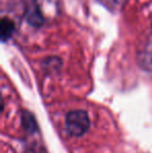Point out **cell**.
Returning a JSON list of instances; mask_svg holds the SVG:
<instances>
[{
  "label": "cell",
  "instance_id": "1",
  "mask_svg": "<svg viewBox=\"0 0 152 153\" xmlns=\"http://www.w3.org/2000/svg\"><path fill=\"white\" fill-rule=\"evenodd\" d=\"M90 118L85 111L76 109L66 116V128L73 137H81L90 128Z\"/></svg>",
  "mask_w": 152,
  "mask_h": 153
},
{
  "label": "cell",
  "instance_id": "2",
  "mask_svg": "<svg viewBox=\"0 0 152 153\" xmlns=\"http://www.w3.org/2000/svg\"><path fill=\"white\" fill-rule=\"evenodd\" d=\"M15 30V24L10 19L3 18L1 20V40L2 42H5L6 40L10 38L13 32Z\"/></svg>",
  "mask_w": 152,
  "mask_h": 153
},
{
  "label": "cell",
  "instance_id": "3",
  "mask_svg": "<svg viewBox=\"0 0 152 153\" xmlns=\"http://www.w3.org/2000/svg\"><path fill=\"white\" fill-rule=\"evenodd\" d=\"M23 125L28 131H35L37 128V124H36L35 118L30 115L29 113L23 114Z\"/></svg>",
  "mask_w": 152,
  "mask_h": 153
}]
</instances>
